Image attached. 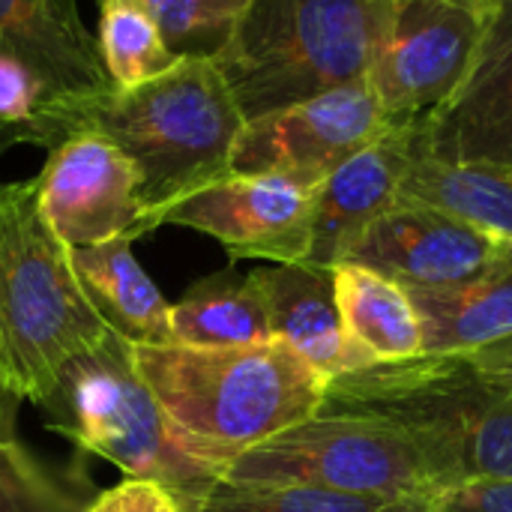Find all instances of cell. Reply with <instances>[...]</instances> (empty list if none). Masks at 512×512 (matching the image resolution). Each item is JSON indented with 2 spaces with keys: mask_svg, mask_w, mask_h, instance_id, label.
<instances>
[{
  "mask_svg": "<svg viewBox=\"0 0 512 512\" xmlns=\"http://www.w3.org/2000/svg\"><path fill=\"white\" fill-rule=\"evenodd\" d=\"M0 57L24 63L48 102L114 90L78 0H0Z\"/></svg>",
  "mask_w": 512,
  "mask_h": 512,
  "instance_id": "obj_15",
  "label": "cell"
},
{
  "mask_svg": "<svg viewBox=\"0 0 512 512\" xmlns=\"http://www.w3.org/2000/svg\"><path fill=\"white\" fill-rule=\"evenodd\" d=\"M495 0H393L366 84L393 123L423 117L465 78Z\"/></svg>",
  "mask_w": 512,
  "mask_h": 512,
  "instance_id": "obj_8",
  "label": "cell"
},
{
  "mask_svg": "<svg viewBox=\"0 0 512 512\" xmlns=\"http://www.w3.org/2000/svg\"><path fill=\"white\" fill-rule=\"evenodd\" d=\"M51 474L18 441L15 426L0 423V512H15Z\"/></svg>",
  "mask_w": 512,
  "mask_h": 512,
  "instance_id": "obj_26",
  "label": "cell"
},
{
  "mask_svg": "<svg viewBox=\"0 0 512 512\" xmlns=\"http://www.w3.org/2000/svg\"><path fill=\"white\" fill-rule=\"evenodd\" d=\"M99 6L102 21L96 39L105 72L117 90L147 84L183 60L165 45L147 0H102Z\"/></svg>",
  "mask_w": 512,
  "mask_h": 512,
  "instance_id": "obj_22",
  "label": "cell"
},
{
  "mask_svg": "<svg viewBox=\"0 0 512 512\" xmlns=\"http://www.w3.org/2000/svg\"><path fill=\"white\" fill-rule=\"evenodd\" d=\"M333 285L348 339L366 366L423 354V324L408 288L351 261L333 267Z\"/></svg>",
  "mask_w": 512,
  "mask_h": 512,
  "instance_id": "obj_19",
  "label": "cell"
},
{
  "mask_svg": "<svg viewBox=\"0 0 512 512\" xmlns=\"http://www.w3.org/2000/svg\"><path fill=\"white\" fill-rule=\"evenodd\" d=\"M81 512H183V507L162 483L126 477L117 486L99 492Z\"/></svg>",
  "mask_w": 512,
  "mask_h": 512,
  "instance_id": "obj_27",
  "label": "cell"
},
{
  "mask_svg": "<svg viewBox=\"0 0 512 512\" xmlns=\"http://www.w3.org/2000/svg\"><path fill=\"white\" fill-rule=\"evenodd\" d=\"M390 126L393 120L378 96L360 81L246 120L231 153V171L276 174L315 189Z\"/></svg>",
  "mask_w": 512,
  "mask_h": 512,
  "instance_id": "obj_9",
  "label": "cell"
},
{
  "mask_svg": "<svg viewBox=\"0 0 512 512\" xmlns=\"http://www.w3.org/2000/svg\"><path fill=\"white\" fill-rule=\"evenodd\" d=\"M393 0H252L213 57L243 120L366 81Z\"/></svg>",
  "mask_w": 512,
  "mask_h": 512,
  "instance_id": "obj_5",
  "label": "cell"
},
{
  "mask_svg": "<svg viewBox=\"0 0 512 512\" xmlns=\"http://www.w3.org/2000/svg\"><path fill=\"white\" fill-rule=\"evenodd\" d=\"M393 512H441L435 507L432 498H408V501H399Z\"/></svg>",
  "mask_w": 512,
  "mask_h": 512,
  "instance_id": "obj_30",
  "label": "cell"
},
{
  "mask_svg": "<svg viewBox=\"0 0 512 512\" xmlns=\"http://www.w3.org/2000/svg\"><path fill=\"white\" fill-rule=\"evenodd\" d=\"M252 0H147L177 57H216Z\"/></svg>",
  "mask_w": 512,
  "mask_h": 512,
  "instance_id": "obj_24",
  "label": "cell"
},
{
  "mask_svg": "<svg viewBox=\"0 0 512 512\" xmlns=\"http://www.w3.org/2000/svg\"><path fill=\"white\" fill-rule=\"evenodd\" d=\"M0 423H3V426H15V423H12V405H6L3 396H0Z\"/></svg>",
  "mask_w": 512,
  "mask_h": 512,
  "instance_id": "obj_31",
  "label": "cell"
},
{
  "mask_svg": "<svg viewBox=\"0 0 512 512\" xmlns=\"http://www.w3.org/2000/svg\"><path fill=\"white\" fill-rule=\"evenodd\" d=\"M414 120L393 123L315 189L312 243L303 264L333 270L357 237L399 201L414 159Z\"/></svg>",
  "mask_w": 512,
  "mask_h": 512,
  "instance_id": "obj_14",
  "label": "cell"
},
{
  "mask_svg": "<svg viewBox=\"0 0 512 512\" xmlns=\"http://www.w3.org/2000/svg\"><path fill=\"white\" fill-rule=\"evenodd\" d=\"M48 102L39 78L18 60L0 57V153L18 147L21 129Z\"/></svg>",
  "mask_w": 512,
  "mask_h": 512,
  "instance_id": "obj_25",
  "label": "cell"
},
{
  "mask_svg": "<svg viewBox=\"0 0 512 512\" xmlns=\"http://www.w3.org/2000/svg\"><path fill=\"white\" fill-rule=\"evenodd\" d=\"M318 189V186H315ZM315 189L276 174H225L153 216L222 243L231 261L303 264L312 243Z\"/></svg>",
  "mask_w": 512,
  "mask_h": 512,
  "instance_id": "obj_10",
  "label": "cell"
},
{
  "mask_svg": "<svg viewBox=\"0 0 512 512\" xmlns=\"http://www.w3.org/2000/svg\"><path fill=\"white\" fill-rule=\"evenodd\" d=\"M132 360L186 450L222 477L252 447L315 417L330 384L279 339L240 348L132 345Z\"/></svg>",
  "mask_w": 512,
  "mask_h": 512,
  "instance_id": "obj_3",
  "label": "cell"
},
{
  "mask_svg": "<svg viewBox=\"0 0 512 512\" xmlns=\"http://www.w3.org/2000/svg\"><path fill=\"white\" fill-rule=\"evenodd\" d=\"M414 156L512 171V0H495L459 87L414 120Z\"/></svg>",
  "mask_w": 512,
  "mask_h": 512,
  "instance_id": "obj_12",
  "label": "cell"
},
{
  "mask_svg": "<svg viewBox=\"0 0 512 512\" xmlns=\"http://www.w3.org/2000/svg\"><path fill=\"white\" fill-rule=\"evenodd\" d=\"M441 512H512V480H483L432 495Z\"/></svg>",
  "mask_w": 512,
  "mask_h": 512,
  "instance_id": "obj_28",
  "label": "cell"
},
{
  "mask_svg": "<svg viewBox=\"0 0 512 512\" xmlns=\"http://www.w3.org/2000/svg\"><path fill=\"white\" fill-rule=\"evenodd\" d=\"M222 480L309 486L381 501L435 495L429 474L399 432L372 417L324 411L243 453Z\"/></svg>",
  "mask_w": 512,
  "mask_h": 512,
  "instance_id": "obj_7",
  "label": "cell"
},
{
  "mask_svg": "<svg viewBox=\"0 0 512 512\" xmlns=\"http://www.w3.org/2000/svg\"><path fill=\"white\" fill-rule=\"evenodd\" d=\"M39 408L51 432L117 465L126 477L162 483L183 512L198 510L222 480L216 468L186 450L138 375L132 342L114 330L63 366L54 393Z\"/></svg>",
  "mask_w": 512,
  "mask_h": 512,
  "instance_id": "obj_6",
  "label": "cell"
},
{
  "mask_svg": "<svg viewBox=\"0 0 512 512\" xmlns=\"http://www.w3.org/2000/svg\"><path fill=\"white\" fill-rule=\"evenodd\" d=\"M399 501L339 495L309 486L219 480L195 512H393Z\"/></svg>",
  "mask_w": 512,
  "mask_h": 512,
  "instance_id": "obj_23",
  "label": "cell"
},
{
  "mask_svg": "<svg viewBox=\"0 0 512 512\" xmlns=\"http://www.w3.org/2000/svg\"><path fill=\"white\" fill-rule=\"evenodd\" d=\"M84 504L54 477H48L15 512H81Z\"/></svg>",
  "mask_w": 512,
  "mask_h": 512,
  "instance_id": "obj_29",
  "label": "cell"
},
{
  "mask_svg": "<svg viewBox=\"0 0 512 512\" xmlns=\"http://www.w3.org/2000/svg\"><path fill=\"white\" fill-rule=\"evenodd\" d=\"M321 411L372 417L399 432L435 495L512 480V393L471 354H420L351 369L327 384Z\"/></svg>",
  "mask_w": 512,
  "mask_h": 512,
  "instance_id": "obj_2",
  "label": "cell"
},
{
  "mask_svg": "<svg viewBox=\"0 0 512 512\" xmlns=\"http://www.w3.org/2000/svg\"><path fill=\"white\" fill-rule=\"evenodd\" d=\"M408 294L423 324V354H474L510 339L512 240L483 276L459 288Z\"/></svg>",
  "mask_w": 512,
  "mask_h": 512,
  "instance_id": "obj_18",
  "label": "cell"
},
{
  "mask_svg": "<svg viewBox=\"0 0 512 512\" xmlns=\"http://www.w3.org/2000/svg\"><path fill=\"white\" fill-rule=\"evenodd\" d=\"M399 198L435 204L512 240V171L441 165L414 156Z\"/></svg>",
  "mask_w": 512,
  "mask_h": 512,
  "instance_id": "obj_21",
  "label": "cell"
},
{
  "mask_svg": "<svg viewBox=\"0 0 512 512\" xmlns=\"http://www.w3.org/2000/svg\"><path fill=\"white\" fill-rule=\"evenodd\" d=\"M108 330L69 246L39 216L36 183L0 186V396L39 408L63 366Z\"/></svg>",
  "mask_w": 512,
  "mask_h": 512,
  "instance_id": "obj_4",
  "label": "cell"
},
{
  "mask_svg": "<svg viewBox=\"0 0 512 512\" xmlns=\"http://www.w3.org/2000/svg\"><path fill=\"white\" fill-rule=\"evenodd\" d=\"M75 276L99 318L132 345H171V306L132 255V240L69 249Z\"/></svg>",
  "mask_w": 512,
  "mask_h": 512,
  "instance_id": "obj_17",
  "label": "cell"
},
{
  "mask_svg": "<svg viewBox=\"0 0 512 512\" xmlns=\"http://www.w3.org/2000/svg\"><path fill=\"white\" fill-rule=\"evenodd\" d=\"M270 339V312L255 273L207 276L171 306V345L240 348Z\"/></svg>",
  "mask_w": 512,
  "mask_h": 512,
  "instance_id": "obj_20",
  "label": "cell"
},
{
  "mask_svg": "<svg viewBox=\"0 0 512 512\" xmlns=\"http://www.w3.org/2000/svg\"><path fill=\"white\" fill-rule=\"evenodd\" d=\"M507 243L450 210L399 198L357 237L345 261L369 267L408 291H441L483 276Z\"/></svg>",
  "mask_w": 512,
  "mask_h": 512,
  "instance_id": "obj_13",
  "label": "cell"
},
{
  "mask_svg": "<svg viewBox=\"0 0 512 512\" xmlns=\"http://www.w3.org/2000/svg\"><path fill=\"white\" fill-rule=\"evenodd\" d=\"M33 183L39 216L69 249L147 234L138 171L99 132L69 135L48 150V162Z\"/></svg>",
  "mask_w": 512,
  "mask_h": 512,
  "instance_id": "obj_11",
  "label": "cell"
},
{
  "mask_svg": "<svg viewBox=\"0 0 512 512\" xmlns=\"http://www.w3.org/2000/svg\"><path fill=\"white\" fill-rule=\"evenodd\" d=\"M99 3H102V0H99Z\"/></svg>",
  "mask_w": 512,
  "mask_h": 512,
  "instance_id": "obj_32",
  "label": "cell"
},
{
  "mask_svg": "<svg viewBox=\"0 0 512 512\" xmlns=\"http://www.w3.org/2000/svg\"><path fill=\"white\" fill-rule=\"evenodd\" d=\"M252 273L267 300L273 339L285 342L327 381L366 366L348 339L333 270L312 264H273Z\"/></svg>",
  "mask_w": 512,
  "mask_h": 512,
  "instance_id": "obj_16",
  "label": "cell"
},
{
  "mask_svg": "<svg viewBox=\"0 0 512 512\" xmlns=\"http://www.w3.org/2000/svg\"><path fill=\"white\" fill-rule=\"evenodd\" d=\"M243 114L210 57H183L165 75L81 99H51L21 129L18 147L54 150L69 135L99 132L135 165L147 234L177 198L231 174Z\"/></svg>",
  "mask_w": 512,
  "mask_h": 512,
  "instance_id": "obj_1",
  "label": "cell"
}]
</instances>
